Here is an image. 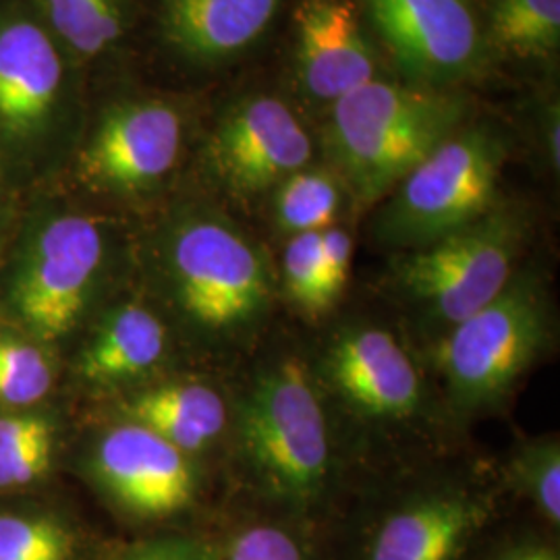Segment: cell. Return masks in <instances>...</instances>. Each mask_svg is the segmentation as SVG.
Instances as JSON below:
<instances>
[{
    "label": "cell",
    "mask_w": 560,
    "mask_h": 560,
    "mask_svg": "<svg viewBox=\"0 0 560 560\" xmlns=\"http://www.w3.org/2000/svg\"><path fill=\"white\" fill-rule=\"evenodd\" d=\"M467 119L469 104L455 90L376 78L330 106L326 150L347 196L372 206Z\"/></svg>",
    "instance_id": "1"
},
{
    "label": "cell",
    "mask_w": 560,
    "mask_h": 560,
    "mask_svg": "<svg viewBox=\"0 0 560 560\" xmlns=\"http://www.w3.org/2000/svg\"><path fill=\"white\" fill-rule=\"evenodd\" d=\"M164 266L183 318L210 342L245 345L272 312L275 279L260 245L221 214L180 219L164 243Z\"/></svg>",
    "instance_id": "2"
},
{
    "label": "cell",
    "mask_w": 560,
    "mask_h": 560,
    "mask_svg": "<svg viewBox=\"0 0 560 560\" xmlns=\"http://www.w3.org/2000/svg\"><path fill=\"white\" fill-rule=\"evenodd\" d=\"M235 442L243 467L270 497L305 506L326 492L335 469L330 430L300 358L260 370L237 405Z\"/></svg>",
    "instance_id": "3"
},
{
    "label": "cell",
    "mask_w": 560,
    "mask_h": 560,
    "mask_svg": "<svg viewBox=\"0 0 560 560\" xmlns=\"http://www.w3.org/2000/svg\"><path fill=\"white\" fill-rule=\"evenodd\" d=\"M509 141L490 122H465L384 198L372 226L388 249L411 252L497 206Z\"/></svg>",
    "instance_id": "4"
},
{
    "label": "cell",
    "mask_w": 560,
    "mask_h": 560,
    "mask_svg": "<svg viewBox=\"0 0 560 560\" xmlns=\"http://www.w3.org/2000/svg\"><path fill=\"white\" fill-rule=\"evenodd\" d=\"M525 237L527 222L520 210L497 203L459 231L402 252L393 282L421 326L441 339L509 284Z\"/></svg>",
    "instance_id": "5"
},
{
    "label": "cell",
    "mask_w": 560,
    "mask_h": 560,
    "mask_svg": "<svg viewBox=\"0 0 560 560\" xmlns=\"http://www.w3.org/2000/svg\"><path fill=\"white\" fill-rule=\"evenodd\" d=\"M548 337L550 307L540 280L515 272L494 300L439 339V372L453 409L469 416L506 399Z\"/></svg>",
    "instance_id": "6"
},
{
    "label": "cell",
    "mask_w": 560,
    "mask_h": 560,
    "mask_svg": "<svg viewBox=\"0 0 560 560\" xmlns=\"http://www.w3.org/2000/svg\"><path fill=\"white\" fill-rule=\"evenodd\" d=\"M411 83L453 90L488 65L476 0H355Z\"/></svg>",
    "instance_id": "7"
},
{
    "label": "cell",
    "mask_w": 560,
    "mask_h": 560,
    "mask_svg": "<svg viewBox=\"0 0 560 560\" xmlns=\"http://www.w3.org/2000/svg\"><path fill=\"white\" fill-rule=\"evenodd\" d=\"M106 258L101 224L88 217H60L42 229L21 266L15 305L40 339L65 337L90 300Z\"/></svg>",
    "instance_id": "8"
},
{
    "label": "cell",
    "mask_w": 560,
    "mask_h": 560,
    "mask_svg": "<svg viewBox=\"0 0 560 560\" xmlns=\"http://www.w3.org/2000/svg\"><path fill=\"white\" fill-rule=\"evenodd\" d=\"M312 156L314 143L295 113L266 94L233 104L208 141L210 171L235 198L277 189Z\"/></svg>",
    "instance_id": "9"
},
{
    "label": "cell",
    "mask_w": 560,
    "mask_h": 560,
    "mask_svg": "<svg viewBox=\"0 0 560 560\" xmlns=\"http://www.w3.org/2000/svg\"><path fill=\"white\" fill-rule=\"evenodd\" d=\"M322 374L345 405L368 420H409L423 405L418 365L381 326L340 330L324 353Z\"/></svg>",
    "instance_id": "10"
},
{
    "label": "cell",
    "mask_w": 560,
    "mask_h": 560,
    "mask_svg": "<svg viewBox=\"0 0 560 560\" xmlns=\"http://www.w3.org/2000/svg\"><path fill=\"white\" fill-rule=\"evenodd\" d=\"M183 141L179 113L161 101L110 108L81 154L83 179L102 189L141 191L177 164Z\"/></svg>",
    "instance_id": "11"
},
{
    "label": "cell",
    "mask_w": 560,
    "mask_h": 560,
    "mask_svg": "<svg viewBox=\"0 0 560 560\" xmlns=\"http://www.w3.org/2000/svg\"><path fill=\"white\" fill-rule=\"evenodd\" d=\"M353 0H303L295 13V73L310 101L332 106L378 78L381 59Z\"/></svg>",
    "instance_id": "12"
},
{
    "label": "cell",
    "mask_w": 560,
    "mask_h": 560,
    "mask_svg": "<svg viewBox=\"0 0 560 560\" xmlns=\"http://www.w3.org/2000/svg\"><path fill=\"white\" fill-rule=\"evenodd\" d=\"M94 469L104 490L141 517L173 515L196 494V471L189 457L131 421L102 436Z\"/></svg>",
    "instance_id": "13"
},
{
    "label": "cell",
    "mask_w": 560,
    "mask_h": 560,
    "mask_svg": "<svg viewBox=\"0 0 560 560\" xmlns=\"http://www.w3.org/2000/svg\"><path fill=\"white\" fill-rule=\"evenodd\" d=\"M486 517V502L467 490L425 492L382 521L365 560H453Z\"/></svg>",
    "instance_id": "14"
},
{
    "label": "cell",
    "mask_w": 560,
    "mask_h": 560,
    "mask_svg": "<svg viewBox=\"0 0 560 560\" xmlns=\"http://www.w3.org/2000/svg\"><path fill=\"white\" fill-rule=\"evenodd\" d=\"M282 0H164L168 44L196 62L237 59L268 32Z\"/></svg>",
    "instance_id": "15"
},
{
    "label": "cell",
    "mask_w": 560,
    "mask_h": 560,
    "mask_svg": "<svg viewBox=\"0 0 560 560\" xmlns=\"http://www.w3.org/2000/svg\"><path fill=\"white\" fill-rule=\"evenodd\" d=\"M59 52L38 25L13 21L0 30V122L25 133L38 127L59 96Z\"/></svg>",
    "instance_id": "16"
},
{
    "label": "cell",
    "mask_w": 560,
    "mask_h": 560,
    "mask_svg": "<svg viewBox=\"0 0 560 560\" xmlns=\"http://www.w3.org/2000/svg\"><path fill=\"white\" fill-rule=\"evenodd\" d=\"M127 416L185 455L214 444L229 423L226 400L203 382H173L143 390L127 402Z\"/></svg>",
    "instance_id": "17"
},
{
    "label": "cell",
    "mask_w": 560,
    "mask_h": 560,
    "mask_svg": "<svg viewBox=\"0 0 560 560\" xmlns=\"http://www.w3.org/2000/svg\"><path fill=\"white\" fill-rule=\"evenodd\" d=\"M166 353V328L140 305L115 310L88 345L80 372L92 382L131 381L152 372Z\"/></svg>",
    "instance_id": "18"
},
{
    "label": "cell",
    "mask_w": 560,
    "mask_h": 560,
    "mask_svg": "<svg viewBox=\"0 0 560 560\" xmlns=\"http://www.w3.org/2000/svg\"><path fill=\"white\" fill-rule=\"evenodd\" d=\"M490 50L546 59L560 46V0H490L483 20Z\"/></svg>",
    "instance_id": "19"
},
{
    "label": "cell",
    "mask_w": 560,
    "mask_h": 560,
    "mask_svg": "<svg viewBox=\"0 0 560 560\" xmlns=\"http://www.w3.org/2000/svg\"><path fill=\"white\" fill-rule=\"evenodd\" d=\"M345 185L335 171L301 168L275 189V222L289 237L335 226L345 203Z\"/></svg>",
    "instance_id": "20"
},
{
    "label": "cell",
    "mask_w": 560,
    "mask_h": 560,
    "mask_svg": "<svg viewBox=\"0 0 560 560\" xmlns=\"http://www.w3.org/2000/svg\"><path fill=\"white\" fill-rule=\"evenodd\" d=\"M60 38L81 57H96L122 32L120 0H44Z\"/></svg>",
    "instance_id": "21"
},
{
    "label": "cell",
    "mask_w": 560,
    "mask_h": 560,
    "mask_svg": "<svg viewBox=\"0 0 560 560\" xmlns=\"http://www.w3.org/2000/svg\"><path fill=\"white\" fill-rule=\"evenodd\" d=\"M280 275L287 298L305 316H322L339 301L326 279L320 233L289 237L282 249Z\"/></svg>",
    "instance_id": "22"
},
{
    "label": "cell",
    "mask_w": 560,
    "mask_h": 560,
    "mask_svg": "<svg viewBox=\"0 0 560 560\" xmlns=\"http://www.w3.org/2000/svg\"><path fill=\"white\" fill-rule=\"evenodd\" d=\"M73 534L57 520L0 515V560H71Z\"/></svg>",
    "instance_id": "23"
},
{
    "label": "cell",
    "mask_w": 560,
    "mask_h": 560,
    "mask_svg": "<svg viewBox=\"0 0 560 560\" xmlns=\"http://www.w3.org/2000/svg\"><path fill=\"white\" fill-rule=\"evenodd\" d=\"M511 474L521 490L532 499L550 523L560 521L559 441L529 442L511 460Z\"/></svg>",
    "instance_id": "24"
},
{
    "label": "cell",
    "mask_w": 560,
    "mask_h": 560,
    "mask_svg": "<svg viewBox=\"0 0 560 560\" xmlns=\"http://www.w3.org/2000/svg\"><path fill=\"white\" fill-rule=\"evenodd\" d=\"M52 384L46 358L32 345L0 339V400L30 405L40 400Z\"/></svg>",
    "instance_id": "25"
},
{
    "label": "cell",
    "mask_w": 560,
    "mask_h": 560,
    "mask_svg": "<svg viewBox=\"0 0 560 560\" xmlns=\"http://www.w3.org/2000/svg\"><path fill=\"white\" fill-rule=\"evenodd\" d=\"M226 560H303L295 538L275 525H256L240 534Z\"/></svg>",
    "instance_id": "26"
},
{
    "label": "cell",
    "mask_w": 560,
    "mask_h": 560,
    "mask_svg": "<svg viewBox=\"0 0 560 560\" xmlns=\"http://www.w3.org/2000/svg\"><path fill=\"white\" fill-rule=\"evenodd\" d=\"M50 455L52 432L27 442L18 453L0 460V488H15L38 480L50 463Z\"/></svg>",
    "instance_id": "27"
},
{
    "label": "cell",
    "mask_w": 560,
    "mask_h": 560,
    "mask_svg": "<svg viewBox=\"0 0 560 560\" xmlns=\"http://www.w3.org/2000/svg\"><path fill=\"white\" fill-rule=\"evenodd\" d=\"M322 260L328 287L332 295L339 300L347 287L349 272H351V254H353V241L351 235L342 226H328L320 231Z\"/></svg>",
    "instance_id": "28"
},
{
    "label": "cell",
    "mask_w": 560,
    "mask_h": 560,
    "mask_svg": "<svg viewBox=\"0 0 560 560\" xmlns=\"http://www.w3.org/2000/svg\"><path fill=\"white\" fill-rule=\"evenodd\" d=\"M115 560H217V557L200 541L168 538L138 544Z\"/></svg>",
    "instance_id": "29"
},
{
    "label": "cell",
    "mask_w": 560,
    "mask_h": 560,
    "mask_svg": "<svg viewBox=\"0 0 560 560\" xmlns=\"http://www.w3.org/2000/svg\"><path fill=\"white\" fill-rule=\"evenodd\" d=\"M52 432L50 423L38 416H7L0 418V460L18 453L27 442Z\"/></svg>",
    "instance_id": "30"
},
{
    "label": "cell",
    "mask_w": 560,
    "mask_h": 560,
    "mask_svg": "<svg viewBox=\"0 0 560 560\" xmlns=\"http://www.w3.org/2000/svg\"><path fill=\"white\" fill-rule=\"evenodd\" d=\"M560 125L559 108L548 113V119L544 125V138H546V152H548V161L550 166H555V171H559L560 166Z\"/></svg>",
    "instance_id": "31"
},
{
    "label": "cell",
    "mask_w": 560,
    "mask_h": 560,
    "mask_svg": "<svg viewBox=\"0 0 560 560\" xmlns=\"http://www.w3.org/2000/svg\"><path fill=\"white\" fill-rule=\"evenodd\" d=\"M499 560H559V557L544 546H520L506 555H502Z\"/></svg>",
    "instance_id": "32"
}]
</instances>
